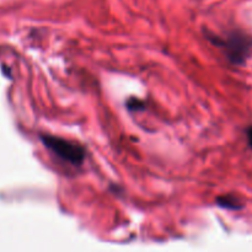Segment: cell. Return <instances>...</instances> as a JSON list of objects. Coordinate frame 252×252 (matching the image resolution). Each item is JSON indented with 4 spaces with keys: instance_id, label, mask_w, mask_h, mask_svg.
Instances as JSON below:
<instances>
[{
    "instance_id": "cell-4",
    "label": "cell",
    "mask_w": 252,
    "mask_h": 252,
    "mask_svg": "<svg viewBox=\"0 0 252 252\" xmlns=\"http://www.w3.org/2000/svg\"><path fill=\"white\" fill-rule=\"evenodd\" d=\"M246 134H248V142H249V145L251 147L252 149V126L250 128H249L248 130H246Z\"/></svg>"
},
{
    "instance_id": "cell-1",
    "label": "cell",
    "mask_w": 252,
    "mask_h": 252,
    "mask_svg": "<svg viewBox=\"0 0 252 252\" xmlns=\"http://www.w3.org/2000/svg\"><path fill=\"white\" fill-rule=\"evenodd\" d=\"M42 142L59 159L73 165H80L85 160V149L78 143L53 135H43Z\"/></svg>"
},
{
    "instance_id": "cell-2",
    "label": "cell",
    "mask_w": 252,
    "mask_h": 252,
    "mask_svg": "<svg viewBox=\"0 0 252 252\" xmlns=\"http://www.w3.org/2000/svg\"><path fill=\"white\" fill-rule=\"evenodd\" d=\"M220 43L225 48L228 57L231 59V62H234V63H243L249 49V42L245 37L240 36V34H234V36L229 37L228 41L220 42Z\"/></svg>"
},
{
    "instance_id": "cell-3",
    "label": "cell",
    "mask_w": 252,
    "mask_h": 252,
    "mask_svg": "<svg viewBox=\"0 0 252 252\" xmlns=\"http://www.w3.org/2000/svg\"><path fill=\"white\" fill-rule=\"evenodd\" d=\"M218 204L221 207H225V208L229 209H239L241 208V204L239 202L238 198L233 196H225L221 197V198L218 199Z\"/></svg>"
}]
</instances>
